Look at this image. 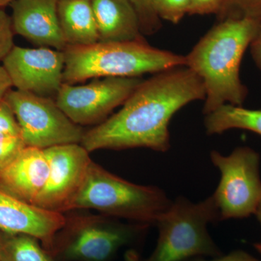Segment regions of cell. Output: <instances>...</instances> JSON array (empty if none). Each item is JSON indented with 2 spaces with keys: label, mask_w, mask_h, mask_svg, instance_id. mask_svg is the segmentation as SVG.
I'll use <instances>...</instances> for the list:
<instances>
[{
  "label": "cell",
  "mask_w": 261,
  "mask_h": 261,
  "mask_svg": "<svg viewBox=\"0 0 261 261\" xmlns=\"http://www.w3.org/2000/svg\"><path fill=\"white\" fill-rule=\"evenodd\" d=\"M205 95L202 80L186 66L155 73L141 82L118 112L84 132L81 145L89 152L138 147L167 152L171 118Z\"/></svg>",
  "instance_id": "1"
},
{
  "label": "cell",
  "mask_w": 261,
  "mask_h": 261,
  "mask_svg": "<svg viewBox=\"0 0 261 261\" xmlns=\"http://www.w3.org/2000/svg\"><path fill=\"white\" fill-rule=\"evenodd\" d=\"M260 23L248 17L219 20L185 56V66L205 87L204 116L224 105L243 106L248 91L240 79V65Z\"/></svg>",
  "instance_id": "2"
},
{
  "label": "cell",
  "mask_w": 261,
  "mask_h": 261,
  "mask_svg": "<svg viewBox=\"0 0 261 261\" xmlns=\"http://www.w3.org/2000/svg\"><path fill=\"white\" fill-rule=\"evenodd\" d=\"M63 83L98 78H135L185 66V56L152 47L145 40L67 45Z\"/></svg>",
  "instance_id": "3"
},
{
  "label": "cell",
  "mask_w": 261,
  "mask_h": 261,
  "mask_svg": "<svg viewBox=\"0 0 261 261\" xmlns=\"http://www.w3.org/2000/svg\"><path fill=\"white\" fill-rule=\"evenodd\" d=\"M172 202L159 187L132 183L92 161L68 211L94 209L110 217L150 226L155 225Z\"/></svg>",
  "instance_id": "4"
},
{
  "label": "cell",
  "mask_w": 261,
  "mask_h": 261,
  "mask_svg": "<svg viewBox=\"0 0 261 261\" xmlns=\"http://www.w3.org/2000/svg\"><path fill=\"white\" fill-rule=\"evenodd\" d=\"M220 221L212 195L199 202L183 196L173 201L158 220L159 240L150 256L142 261H185L215 257L222 252L209 234L207 226Z\"/></svg>",
  "instance_id": "5"
},
{
  "label": "cell",
  "mask_w": 261,
  "mask_h": 261,
  "mask_svg": "<svg viewBox=\"0 0 261 261\" xmlns=\"http://www.w3.org/2000/svg\"><path fill=\"white\" fill-rule=\"evenodd\" d=\"M104 216L66 217L49 251L65 261H109L121 247L132 243L147 225H130Z\"/></svg>",
  "instance_id": "6"
},
{
  "label": "cell",
  "mask_w": 261,
  "mask_h": 261,
  "mask_svg": "<svg viewBox=\"0 0 261 261\" xmlns=\"http://www.w3.org/2000/svg\"><path fill=\"white\" fill-rule=\"evenodd\" d=\"M210 159L221 176L212 195L220 221L245 219L255 214L261 200L258 152L249 147H238L228 155L213 150Z\"/></svg>",
  "instance_id": "7"
},
{
  "label": "cell",
  "mask_w": 261,
  "mask_h": 261,
  "mask_svg": "<svg viewBox=\"0 0 261 261\" xmlns=\"http://www.w3.org/2000/svg\"><path fill=\"white\" fill-rule=\"evenodd\" d=\"M4 99L13 110L28 147L44 149L82 142L84 130L58 107L56 99L12 89Z\"/></svg>",
  "instance_id": "8"
},
{
  "label": "cell",
  "mask_w": 261,
  "mask_h": 261,
  "mask_svg": "<svg viewBox=\"0 0 261 261\" xmlns=\"http://www.w3.org/2000/svg\"><path fill=\"white\" fill-rule=\"evenodd\" d=\"M142 81L141 77H107L93 79L85 85L63 83L56 102L75 124L99 125L113 110L124 104Z\"/></svg>",
  "instance_id": "9"
},
{
  "label": "cell",
  "mask_w": 261,
  "mask_h": 261,
  "mask_svg": "<svg viewBox=\"0 0 261 261\" xmlns=\"http://www.w3.org/2000/svg\"><path fill=\"white\" fill-rule=\"evenodd\" d=\"M44 152L49 163V175L33 205L63 214L82 187L92 160L81 144L53 146Z\"/></svg>",
  "instance_id": "10"
},
{
  "label": "cell",
  "mask_w": 261,
  "mask_h": 261,
  "mask_svg": "<svg viewBox=\"0 0 261 261\" xmlns=\"http://www.w3.org/2000/svg\"><path fill=\"white\" fill-rule=\"evenodd\" d=\"M3 65L18 90L56 99L63 84V51L15 46Z\"/></svg>",
  "instance_id": "11"
},
{
  "label": "cell",
  "mask_w": 261,
  "mask_h": 261,
  "mask_svg": "<svg viewBox=\"0 0 261 261\" xmlns=\"http://www.w3.org/2000/svg\"><path fill=\"white\" fill-rule=\"evenodd\" d=\"M66 217L20 200L0 188V231L30 235L40 240L48 252Z\"/></svg>",
  "instance_id": "12"
},
{
  "label": "cell",
  "mask_w": 261,
  "mask_h": 261,
  "mask_svg": "<svg viewBox=\"0 0 261 261\" xmlns=\"http://www.w3.org/2000/svg\"><path fill=\"white\" fill-rule=\"evenodd\" d=\"M58 5V0H15L10 5L15 34L39 47L64 51Z\"/></svg>",
  "instance_id": "13"
},
{
  "label": "cell",
  "mask_w": 261,
  "mask_h": 261,
  "mask_svg": "<svg viewBox=\"0 0 261 261\" xmlns=\"http://www.w3.org/2000/svg\"><path fill=\"white\" fill-rule=\"evenodd\" d=\"M49 171L44 149L27 146L13 161L0 168V188L33 204L44 188Z\"/></svg>",
  "instance_id": "14"
},
{
  "label": "cell",
  "mask_w": 261,
  "mask_h": 261,
  "mask_svg": "<svg viewBox=\"0 0 261 261\" xmlns=\"http://www.w3.org/2000/svg\"><path fill=\"white\" fill-rule=\"evenodd\" d=\"M99 42L145 40L130 0H92Z\"/></svg>",
  "instance_id": "15"
},
{
  "label": "cell",
  "mask_w": 261,
  "mask_h": 261,
  "mask_svg": "<svg viewBox=\"0 0 261 261\" xmlns=\"http://www.w3.org/2000/svg\"><path fill=\"white\" fill-rule=\"evenodd\" d=\"M58 18L67 45L99 42L92 0H58Z\"/></svg>",
  "instance_id": "16"
},
{
  "label": "cell",
  "mask_w": 261,
  "mask_h": 261,
  "mask_svg": "<svg viewBox=\"0 0 261 261\" xmlns=\"http://www.w3.org/2000/svg\"><path fill=\"white\" fill-rule=\"evenodd\" d=\"M204 126L208 135H221L226 130L237 128L250 130L261 136V110L224 105L205 115Z\"/></svg>",
  "instance_id": "17"
},
{
  "label": "cell",
  "mask_w": 261,
  "mask_h": 261,
  "mask_svg": "<svg viewBox=\"0 0 261 261\" xmlns=\"http://www.w3.org/2000/svg\"><path fill=\"white\" fill-rule=\"evenodd\" d=\"M0 238L1 261H55L37 238L18 233Z\"/></svg>",
  "instance_id": "18"
},
{
  "label": "cell",
  "mask_w": 261,
  "mask_h": 261,
  "mask_svg": "<svg viewBox=\"0 0 261 261\" xmlns=\"http://www.w3.org/2000/svg\"><path fill=\"white\" fill-rule=\"evenodd\" d=\"M219 20L248 17L261 20V0H226Z\"/></svg>",
  "instance_id": "19"
},
{
  "label": "cell",
  "mask_w": 261,
  "mask_h": 261,
  "mask_svg": "<svg viewBox=\"0 0 261 261\" xmlns=\"http://www.w3.org/2000/svg\"><path fill=\"white\" fill-rule=\"evenodd\" d=\"M191 0H154L153 8L161 20L177 24L189 13Z\"/></svg>",
  "instance_id": "20"
},
{
  "label": "cell",
  "mask_w": 261,
  "mask_h": 261,
  "mask_svg": "<svg viewBox=\"0 0 261 261\" xmlns=\"http://www.w3.org/2000/svg\"><path fill=\"white\" fill-rule=\"evenodd\" d=\"M137 11L141 30L144 36L152 35L162 27L161 20L156 15L153 8L154 0H130Z\"/></svg>",
  "instance_id": "21"
},
{
  "label": "cell",
  "mask_w": 261,
  "mask_h": 261,
  "mask_svg": "<svg viewBox=\"0 0 261 261\" xmlns=\"http://www.w3.org/2000/svg\"><path fill=\"white\" fill-rule=\"evenodd\" d=\"M25 147L20 135H0V168L13 161Z\"/></svg>",
  "instance_id": "22"
},
{
  "label": "cell",
  "mask_w": 261,
  "mask_h": 261,
  "mask_svg": "<svg viewBox=\"0 0 261 261\" xmlns=\"http://www.w3.org/2000/svg\"><path fill=\"white\" fill-rule=\"evenodd\" d=\"M14 34L11 16L0 8V61L3 62L15 47Z\"/></svg>",
  "instance_id": "23"
},
{
  "label": "cell",
  "mask_w": 261,
  "mask_h": 261,
  "mask_svg": "<svg viewBox=\"0 0 261 261\" xmlns=\"http://www.w3.org/2000/svg\"><path fill=\"white\" fill-rule=\"evenodd\" d=\"M0 135L21 136L14 113L5 99L0 100Z\"/></svg>",
  "instance_id": "24"
},
{
  "label": "cell",
  "mask_w": 261,
  "mask_h": 261,
  "mask_svg": "<svg viewBox=\"0 0 261 261\" xmlns=\"http://www.w3.org/2000/svg\"><path fill=\"white\" fill-rule=\"evenodd\" d=\"M226 0H191L189 15L221 14Z\"/></svg>",
  "instance_id": "25"
},
{
  "label": "cell",
  "mask_w": 261,
  "mask_h": 261,
  "mask_svg": "<svg viewBox=\"0 0 261 261\" xmlns=\"http://www.w3.org/2000/svg\"><path fill=\"white\" fill-rule=\"evenodd\" d=\"M185 261H260L248 252L244 250H238L230 252L226 255H220V256L212 257L210 260L204 258L202 257H195L187 259Z\"/></svg>",
  "instance_id": "26"
},
{
  "label": "cell",
  "mask_w": 261,
  "mask_h": 261,
  "mask_svg": "<svg viewBox=\"0 0 261 261\" xmlns=\"http://www.w3.org/2000/svg\"><path fill=\"white\" fill-rule=\"evenodd\" d=\"M250 47L253 61L257 68L261 70V23Z\"/></svg>",
  "instance_id": "27"
},
{
  "label": "cell",
  "mask_w": 261,
  "mask_h": 261,
  "mask_svg": "<svg viewBox=\"0 0 261 261\" xmlns=\"http://www.w3.org/2000/svg\"><path fill=\"white\" fill-rule=\"evenodd\" d=\"M11 80L3 65H0V100L4 99L5 95L13 87Z\"/></svg>",
  "instance_id": "28"
},
{
  "label": "cell",
  "mask_w": 261,
  "mask_h": 261,
  "mask_svg": "<svg viewBox=\"0 0 261 261\" xmlns=\"http://www.w3.org/2000/svg\"><path fill=\"white\" fill-rule=\"evenodd\" d=\"M254 215H255V216H256L257 221L260 223L261 226V200L258 205H257L256 210H255V214Z\"/></svg>",
  "instance_id": "29"
},
{
  "label": "cell",
  "mask_w": 261,
  "mask_h": 261,
  "mask_svg": "<svg viewBox=\"0 0 261 261\" xmlns=\"http://www.w3.org/2000/svg\"><path fill=\"white\" fill-rule=\"evenodd\" d=\"M15 0H0V8H4L7 5H10Z\"/></svg>",
  "instance_id": "30"
},
{
  "label": "cell",
  "mask_w": 261,
  "mask_h": 261,
  "mask_svg": "<svg viewBox=\"0 0 261 261\" xmlns=\"http://www.w3.org/2000/svg\"><path fill=\"white\" fill-rule=\"evenodd\" d=\"M254 247H255V250H256L261 255V243L254 244Z\"/></svg>",
  "instance_id": "31"
},
{
  "label": "cell",
  "mask_w": 261,
  "mask_h": 261,
  "mask_svg": "<svg viewBox=\"0 0 261 261\" xmlns=\"http://www.w3.org/2000/svg\"><path fill=\"white\" fill-rule=\"evenodd\" d=\"M0 261H1V260H0Z\"/></svg>",
  "instance_id": "32"
}]
</instances>
